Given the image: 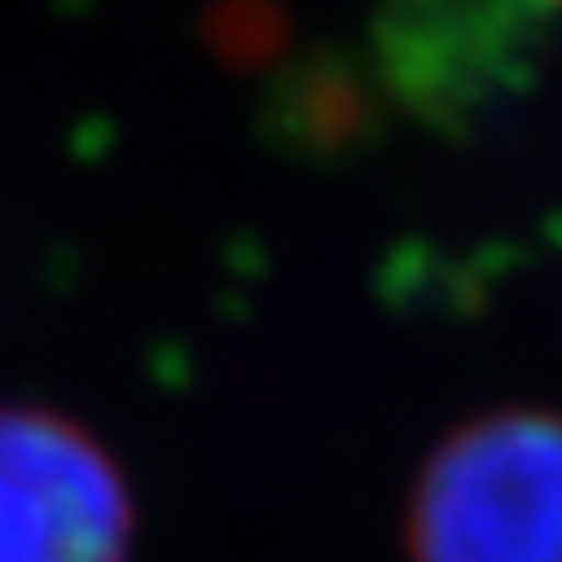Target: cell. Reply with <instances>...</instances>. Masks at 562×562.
Returning a JSON list of instances; mask_svg holds the SVG:
<instances>
[{
  "mask_svg": "<svg viewBox=\"0 0 562 562\" xmlns=\"http://www.w3.org/2000/svg\"><path fill=\"white\" fill-rule=\"evenodd\" d=\"M405 548L409 562H562V415L494 409L439 439Z\"/></svg>",
  "mask_w": 562,
  "mask_h": 562,
  "instance_id": "1",
  "label": "cell"
},
{
  "mask_svg": "<svg viewBox=\"0 0 562 562\" xmlns=\"http://www.w3.org/2000/svg\"><path fill=\"white\" fill-rule=\"evenodd\" d=\"M134 494L104 445L45 405H0V562H128Z\"/></svg>",
  "mask_w": 562,
  "mask_h": 562,
  "instance_id": "2",
  "label": "cell"
},
{
  "mask_svg": "<svg viewBox=\"0 0 562 562\" xmlns=\"http://www.w3.org/2000/svg\"><path fill=\"white\" fill-rule=\"evenodd\" d=\"M558 0H390L385 45L419 94H474L479 69L498 65Z\"/></svg>",
  "mask_w": 562,
  "mask_h": 562,
  "instance_id": "3",
  "label": "cell"
},
{
  "mask_svg": "<svg viewBox=\"0 0 562 562\" xmlns=\"http://www.w3.org/2000/svg\"><path fill=\"white\" fill-rule=\"evenodd\" d=\"M213 45L233 65H262L286 45V20L277 0H217Z\"/></svg>",
  "mask_w": 562,
  "mask_h": 562,
  "instance_id": "4",
  "label": "cell"
}]
</instances>
